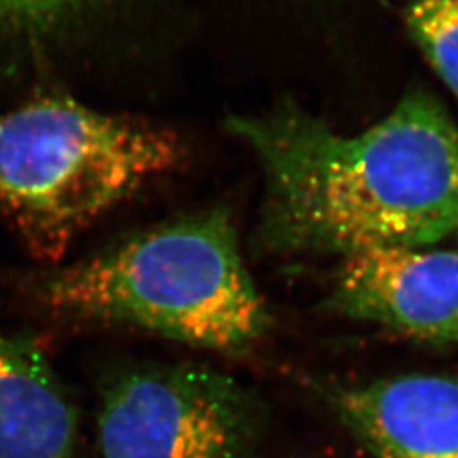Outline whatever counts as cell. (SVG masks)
<instances>
[{
  "label": "cell",
  "mask_w": 458,
  "mask_h": 458,
  "mask_svg": "<svg viewBox=\"0 0 458 458\" xmlns=\"http://www.w3.org/2000/svg\"><path fill=\"white\" fill-rule=\"evenodd\" d=\"M229 130L262 165L260 238L276 253L348 259L458 236V128L425 90L357 134L289 104Z\"/></svg>",
  "instance_id": "1"
},
{
  "label": "cell",
  "mask_w": 458,
  "mask_h": 458,
  "mask_svg": "<svg viewBox=\"0 0 458 458\" xmlns=\"http://www.w3.org/2000/svg\"><path fill=\"white\" fill-rule=\"evenodd\" d=\"M38 294L60 316L128 325L225 353L250 350L272 325L223 209L165 223L56 268Z\"/></svg>",
  "instance_id": "2"
},
{
  "label": "cell",
  "mask_w": 458,
  "mask_h": 458,
  "mask_svg": "<svg viewBox=\"0 0 458 458\" xmlns=\"http://www.w3.org/2000/svg\"><path fill=\"white\" fill-rule=\"evenodd\" d=\"M177 134L45 96L0 115V214L56 260L115 204L181 165Z\"/></svg>",
  "instance_id": "3"
},
{
  "label": "cell",
  "mask_w": 458,
  "mask_h": 458,
  "mask_svg": "<svg viewBox=\"0 0 458 458\" xmlns=\"http://www.w3.org/2000/svg\"><path fill=\"white\" fill-rule=\"evenodd\" d=\"M96 428L100 458H253L262 408L213 369L149 365L106 386Z\"/></svg>",
  "instance_id": "4"
},
{
  "label": "cell",
  "mask_w": 458,
  "mask_h": 458,
  "mask_svg": "<svg viewBox=\"0 0 458 458\" xmlns=\"http://www.w3.org/2000/svg\"><path fill=\"white\" fill-rule=\"evenodd\" d=\"M331 306L428 344L458 342V250L378 248L344 259Z\"/></svg>",
  "instance_id": "5"
},
{
  "label": "cell",
  "mask_w": 458,
  "mask_h": 458,
  "mask_svg": "<svg viewBox=\"0 0 458 458\" xmlns=\"http://www.w3.org/2000/svg\"><path fill=\"white\" fill-rule=\"evenodd\" d=\"M342 421L377 458H458V380L391 377L333 394Z\"/></svg>",
  "instance_id": "6"
},
{
  "label": "cell",
  "mask_w": 458,
  "mask_h": 458,
  "mask_svg": "<svg viewBox=\"0 0 458 458\" xmlns=\"http://www.w3.org/2000/svg\"><path fill=\"white\" fill-rule=\"evenodd\" d=\"M79 418L45 353L0 335V458H73Z\"/></svg>",
  "instance_id": "7"
},
{
  "label": "cell",
  "mask_w": 458,
  "mask_h": 458,
  "mask_svg": "<svg viewBox=\"0 0 458 458\" xmlns=\"http://www.w3.org/2000/svg\"><path fill=\"white\" fill-rule=\"evenodd\" d=\"M416 45L458 98V0H403Z\"/></svg>",
  "instance_id": "8"
},
{
  "label": "cell",
  "mask_w": 458,
  "mask_h": 458,
  "mask_svg": "<svg viewBox=\"0 0 458 458\" xmlns=\"http://www.w3.org/2000/svg\"><path fill=\"white\" fill-rule=\"evenodd\" d=\"M83 2L85 0H0V34L43 28Z\"/></svg>",
  "instance_id": "9"
}]
</instances>
